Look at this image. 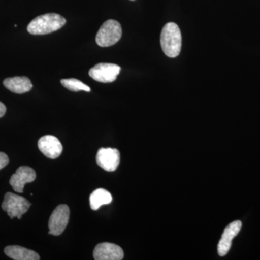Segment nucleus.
Here are the masks:
<instances>
[{"instance_id": "1", "label": "nucleus", "mask_w": 260, "mask_h": 260, "mask_svg": "<svg viewBox=\"0 0 260 260\" xmlns=\"http://www.w3.org/2000/svg\"><path fill=\"white\" fill-rule=\"evenodd\" d=\"M181 30L177 24H166L160 34V46L164 54L170 58L177 57L181 52Z\"/></svg>"}, {"instance_id": "2", "label": "nucleus", "mask_w": 260, "mask_h": 260, "mask_svg": "<svg viewBox=\"0 0 260 260\" xmlns=\"http://www.w3.org/2000/svg\"><path fill=\"white\" fill-rule=\"evenodd\" d=\"M66 20L56 13H47L38 16L29 23L28 31L32 35H45L62 28Z\"/></svg>"}, {"instance_id": "3", "label": "nucleus", "mask_w": 260, "mask_h": 260, "mask_svg": "<svg viewBox=\"0 0 260 260\" xmlns=\"http://www.w3.org/2000/svg\"><path fill=\"white\" fill-rule=\"evenodd\" d=\"M122 29L120 23L114 20H109L103 24L97 32L95 42L101 47L114 45L120 40Z\"/></svg>"}, {"instance_id": "4", "label": "nucleus", "mask_w": 260, "mask_h": 260, "mask_svg": "<svg viewBox=\"0 0 260 260\" xmlns=\"http://www.w3.org/2000/svg\"><path fill=\"white\" fill-rule=\"evenodd\" d=\"M30 207V203L25 198L12 192L5 194L2 204L3 210L7 212L12 219L15 217L21 219L22 215L28 211Z\"/></svg>"}, {"instance_id": "5", "label": "nucleus", "mask_w": 260, "mask_h": 260, "mask_svg": "<svg viewBox=\"0 0 260 260\" xmlns=\"http://www.w3.org/2000/svg\"><path fill=\"white\" fill-rule=\"evenodd\" d=\"M70 208L67 205H59L51 214L49 221V234L59 236L64 232L69 223Z\"/></svg>"}, {"instance_id": "6", "label": "nucleus", "mask_w": 260, "mask_h": 260, "mask_svg": "<svg viewBox=\"0 0 260 260\" xmlns=\"http://www.w3.org/2000/svg\"><path fill=\"white\" fill-rule=\"evenodd\" d=\"M119 65L112 63H99L89 71V75L95 81L108 83L115 81L120 73Z\"/></svg>"}, {"instance_id": "7", "label": "nucleus", "mask_w": 260, "mask_h": 260, "mask_svg": "<svg viewBox=\"0 0 260 260\" xmlns=\"http://www.w3.org/2000/svg\"><path fill=\"white\" fill-rule=\"evenodd\" d=\"M96 162L104 170L114 172L120 162V153L115 148H100L97 153Z\"/></svg>"}, {"instance_id": "8", "label": "nucleus", "mask_w": 260, "mask_h": 260, "mask_svg": "<svg viewBox=\"0 0 260 260\" xmlns=\"http://www.w3.org/2000/svg\"><path fill=\"white\" fill-rule=\"evenodd\" d=\"M95 260H121L124 257V251L120 246L112 243H101L93 251Z\"/></svg>"}, {"instance_id": "9", "label": "nucleus", "mask_w": 260, "mask_h": 260, "mask_svg": "<svg viewBox=\"0 0 260 260\" xmlns=\"http://www.w3.org/2000/svg\"><path fill=\"white\" fill-rule=\"evenodd\" d=\"M38 147L46 157L51 159L57 158L62 153V145L59 140L53 135H45L39 139Z\"/></svg>"}, {"instance_id": "10", "label": "nucleus", "mask_w": 260, "mask_h": 260, "mask_svg": "<svg viewBox=\"0 0 260 260\" xmlns=\"http://www.w3.org/2000/svg\"><path fill=\"white\" fill-rule=\"evenodd\" d=\"M242 223L240 220H236L229 224L223 233L221 239L218 245L219 255L223 256L226 255L232 247V240L237 237L242 229Z\"/></svg>"}, {"instance_id": "11", "label": "nucleus", "mask_w": 260, "mask_h": 260, "mask_svg": "<svg viewBox=\"0 0 260 260\" xmlns=\"http://www.w3.org/2000/svg\"><path fill=\"white\" fill-rule=\"evenodd\" d=\"M37 178V174L32 168L20 167L10 179V184L15 191L23 192L24 186L27 183H31Z\"/></svg>"}, {"instance_id": "12", "label": "nucleus", "mask_w": 260, "mask_h": 260, "mask_svg": "<svg viewBox=\"0 0 260 260\" xmlns=\"http://www.w3.org/2000/svg\"><path fill=\"white\" fill-rule=\"evenodd\" d=\"M5 88L15 93L23 94L30 91L32 88L31 81L27 77H13L3 82Z\"/></svg>"}, {"instance_id": "13", "label": "nucleus", "mask_w": 260, "mask_h": 260, "mask_svg": "<svg viewBox=\"0 0 260 260\" xmlns=\"http://www.w3.org/2000/svg\"><path fill=\"white\" fill-rule=\"evenodd\" d=\"M7 256L15 260H39L40 256L36 251L20 246H8L5 249Z\"/></svg>"}, {"instance_id": "14", "label": "nucleus", "mask_w": 260, "mask_h": 260, "mask_svg": "<svg viewBox=\"0 0 260 260\" xmlns=\"http://www.w3.org/2000/svg\"><path fill=\"white\" fill-rule=\"evenodd\" d=\"M112 201V196L111 193L106 189H98L93 191L90 196V208L97 210L101 206L104 205L110 204Z\"/></svg>"}, {"instance_id": "15", "label": "nucleus", "mask_w": 260, "mask_h": 260, "mask_svg": "<svg viewBox=\"0 0 260 260\" xmlns=\"http://www.w3.org/2000/svg\"><path fill=\"white\" fill-rule=\"evenodd\" d=\"M61 85L71 91L78 92L80 90L90 92V88L88 85L84 84L83 82L80 80L75 79V78H70V79H63L61 80Z\"/></svg>"}, {"instance_id": "16", "label": "nucleus", "mask_w": 260, "mask_h": 260, "mask_svg": "<svg viewBox=\"0 0 260 260\" xmlns=\"http://www.w3.org/2000/svg\"><path fill=\"white\" fill-rule=\"evenodd\" d=\"M8 162H9V158H8V155L0 152V170L6 167Z\"/></svg>"}, {"instance_id": "17", "label": "nucleus", "mask_w": 260, "mask_h": 260, "mask_svg": "<svg viewBox=\"0 0 260 260\" xmlns=\"http://www.w3.org/2000/svg\"><path fill=\"white\" fill-rule=\"evenodd\" d=\"M6 113V107L3 103L0 102V118L3 117Z\"/></svg>"}, {"instance_id": "18", "label": "nucleus", "mask_w": 260, "mask_h": 260, "mask_svg": "<svg viewBox=\"0 0 260 260\" xmlns=\"http://www.w3.org/2000/svg\"><path fill=\"white\" fill-rule=\"evenodd\" d=\"M131 1H134V0H131Z\"/></svg>"}]
</instances>
